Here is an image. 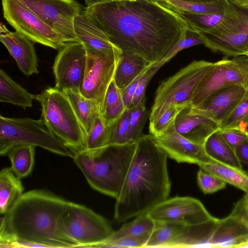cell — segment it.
<instances>
[{
	"mask_svg": "<svg viewBox=\"0 0 248 248\" xmlns=\"http://www.w3.org/2000/svg\"><path fill=\"white\" fill-rule=\"evenodd\" d=\"M84 12L123 53L153 65L188 31L198 33L177 11L154 0H114L86 7Z\"/></svg>",
	"mask_w": 248,
	"mask_h": 248,
	"instance_id": "6da1fadb",
	"label": "cell"
},
{
	"mask_svg": "<svg viewBox=\"0 0 248 248\" xmlns=\"http://www.w3.org/2000/svg\"><path fill=\"white\" fill-rule=\"evenodd\" d=\"M167 154L150 133L137 141L135 152L118 197L114 219L121 223L147 213L168 199L171 183Z\"/></svg>",
	"mask_w": 248,
	"mask_h": 248,
	"instance_id": "7a4b0ae2",
	"label": "cell"
},
{
	"mask_svg": "<svg viewBox=\"0 0 248 248\" xmlns=\"http://www.w3.org/2000/svg\"><path fill=\"white\" fill-rule=\"evenodd\" d=\"M67 201L47 191L23 193L0 218V247L17 240L50 248H74L59 228L60 217Z\"/></svg>",
	"mask_w": 248,
	"mask_h": 248,
	"instance_id": "3957f363",
	"label": "cell"
},
{
	"mask_svg": "<svg viewBox=\"0 0 248 248\" xmlns=\"http://www.w3.org/2000/svg\"><path fill=\"white\" fill-rule=\"evenodd\" d=\"M136 144L137 141L109 144L94 154L80 150L76 152L74 161L92 188L116 199L132 160Z\"/></svg>",
	"mask_w": 248,
	"mask_h": 248,
	"instance_id": "277c9868",
	"label": "cell"
},
{
	"mask_svg": "<svg viewBox=\"0 0 248 248\" xmlns=\"http://www.w3.org/2000/svg\"><path fill=\"white\" fill-rule=\"evenodd\" d=\"M31 145L64 156L74 158L77 152L50 130L43 119L11 118L0 115V155L13 147Z\"/></svg>",
	"mask_w": 248,
	"mask_h": 248,
	"instance_id": "5b68a950",
	"label": "cell"
},
{
	"mask_svg": "<svg viewBox=\"0 0 248 248\" xmlns=\"http://www.w3.org/2000/svg\"><path fill=\"white\" fill-rule=\"evenodd\" d=\"M41 117L53 133L76 151L84 150L86 135L64 92L49 87L34 96Z\"/></svg>",
	"mask_w": 248,
	"mask_h": 248,
	"instance_id": "8992f818",
	"label": "cell"
},
{
	"mask_svg": "<svg viewBox=\"0 0 248 248\" xmlns=\"http://www.w3.org/2000/svg\"><path fill=\"white\" fill-rule=\"evenodd\" d=\"M212 64L204 60L194 61L162 81L155 92L149 116V125L155 124L172 105H191L197 88Z\"/></svg>",
	"mask_w": 248,
	"mask_h": 248,
	"instance_id": "52a82bcc",
	"label": "cell"
},
{
	"mask_svg": "<svg viewBox=\"0 0 248 248\" xmlns=\"http://www.w3.org/2000/svg\"><path fill=\"white\" fill-rule=\"evenodd\" d=\"M203 45L227 56L245 55L248 52V7L228 0L224 16L215 27L198 33Z\"/></svg>",
	"mask_w": 248,
	"mask_h": 248,
	"instance_id": "ba28073f",
	"label": "cell"
},
{
	"mask_svg": "<svg viewBox=\"0 0 248 248\" xmlns=\"http://www.w3.org/2000/svg\"><path fill=\"white\" fill-rule=\"evenodd\" d=\"M59 228L77 247L94 248L114 232L105 218L86 206L69 201L60 217Z\"/></svg>",
	"mask_w": 248,
	"mask_h": 248,
	"instance_id": "9c48e42d",
	"label": "cell"
},
{
	"mask_svg": "<svg viewBox=\"0 0 248 248\" xmlns=\"http://www.w3.org/2000/svg\"><path fill=\"white\" fill-rule=\"evenodd\" d=\"M3 16L33 42L59 50L70 43L19 0H2Z\"/></svg>",
	"mask_w": 248,
	"mask_h": 248,
	"instance_id": "30bf717a",
	"label": "cell"
},
{
	"mask_svg": "<svg viewBox=\"0 0 248 248\" xmlns=\"http://www.w3.org/2000/svg\"><path fill=\"white\" fill-rule=\"evenodd\" d=\"M248 80V56L241 55L232 59L226 57L213 62L209 71L198 88L191 106L196 107L215 92L223 88L244 85Z\"/></svg>",
	"mask_w": 248,
	"mask_h": 248,
	"instance_id": "8fae6325",
	"label": "cell"
},
{
	"mask_svg": "<svg viewBox=\"0 0 248 248\" xmlns=\"http://www.w3.org/2000/svg\"><path fill=\"white\" fill-rule=\"evenodd\" d=\"M86 51V64L80 93L85 97L95 100L100 106L101 113L107 90L113 80L123 52L120 50L108 54Z\"/></svg>",
	"mask_w": 248,
	"mask_h": 248,
	"instance_id": "7c38bea8",
	"label": "cell"
},
{
	"mask_svg": "<svg viewBox=\"0 0 248 248\" xmlns=\"http://www.w3.org/2000/svg\"><path fill=\"white\" fill-rule=\"evenodd\" d=\"M69 42H79L75 17L85 8L76 0H19Z\"/></svg>",
	"mask_w": 248,
	"mask_h": 248,
	"instance_id": "4fadbf2b",
	"label": "cell"
},
{
	"mask_svg": "<svg viewBox=\"0 0 248 248\" xmlns=\"http://www.w3.org/2000/svg\"><path fill=\"white\" fill-rule=\"evenodd\" d=\"M86 60V50L79 42L70 43L59 49L53 66L55 87L80 92Z\"/></svg>",
	"mask_w": 248,
	"mask_h": 248,
	"instance_id": "5bb4252c",
	"label": "cell"
},
{
	"mask_svg": "<svg viewBox=\"0 0 248 248\" xmlns=\"http://www.w3.org/2000/svg\"><path fill=\"white\" fill-rule=\"evenodd\" d=\"M248 246V215L243 196L225 218L218 219L207 247L244 248Z\"/></svg>",
	"mask_w": 248,
	"mask_h": 248,
	"instance_id": "9a60e30c",
	"label": "cell"
},
{
	"mask_svg": "<svg viewBox=\"0 0 248 248\" xmlns=\"http://www.w3.org/2000/svg\"><path fill=\"white\" fill-rule=\"evenodd\" d=\"M147 214L155 222H176L186 225L202 223L214 217L200 201L190 197L167 199Z\"/></svg>",
	"mask_w": 248,
	"mask_h": 248,
	"instance_id": "2e32d148",
	"label": "cell"
},
{
	"mask_svg": "<svg viewBox=\"0 0 248 248\" xmlns=\"http://www.w3.org/2000/svg\"><path fill=\"white\" fill-rule=\"evenodd\" d=\"M153 136L156 144L168 156L178 163L199 166L217 161L207 154L204 145L192 142L178 133L174 124L163 134Z\"/></svg>",
	"mask_w": 248,
	"mask_h": 248,
	"instance_id": "e0dca14e",
	"label": "cell"
},
{
	"mask_svg": "<svg viewBox=\"0 0 248 248\" xmlns=\"http://www.w3.org/2000/svg\"><path fill=\"white\" fill-rule=\"evenodd\" d=\"M246 90L244 85L228 87L215 92L199 106L191 107L220 124L233 110Z\"/></svg>",
	"mask_w": 248,
	"mask_h": 248,
	"instance_id": "ac0fdd59",
	"label": "cell"
},
{
	"mask_svg": "<svg viewBox=\"0 0 248 248\" xmlns=\"http://www.w3.org/2000/svg\"><path fill=\"white\" fill-rule=\"evenodd\" d=\"M174 127L178 133L188 140L203 145L212 134L220 130L218 123L196 112L191 106L178 114Z\"/></svg>",
	"mask_w": 248,
	"mask_h": 248,
	"instance_id": "d6986e66",
	"label": "cell"
},
{
	"mask_svg": "<svg viewBox=\"0 0 248 248\" xmlns=\"http://www.w3.org/2000/svg\"><path fill=\"white\" fill-rule=\"evenodd\" d=\"M0 42L26 76L38 74V59L33 42L17 31L0 33Z\"/></svg>",
	"mask_w": 248,
	"mask_h": 248,
	"instance_id": "ffe728a7",
	"label": "cell"
},
{
	"mask_svg": "<svg viewBox=\"0 0 248 248\" xmlns=\"http://www.w3.org/2000/svg\"><path fill=\"white\" fill-rule=\"evenodd\" d=\"M74 29L78 41L87 50L108 54L120 50L109 41L84 11L75 17Z\"/></svg>",
	"mask_w": 248,
	"mask_h": 248,
	"instance_id": "44dd1931",
	"label": "cell"
},
{
	"mask_svg": "<svg viewBox=\"0 0 248 248\" xmlns=\"http://www.w3.org/2000/svg\"><path fill=\"white\" fill-rule=\"evenodd\" d=\"M153 65L143 58L123 53L115 72L113 80L122 92Z\"/></svg>",
	"mask_w": 248,
	"mask_h": 248,
	"instance_id": "7402d4cb",
	"label": "cell"
},
{
	"mask_svg": "<svg viewBox=\"0 0 248 248\" xmlns=\"http://www.w3.org/2000/svg\"><path fill=\"white\" fill-rule=\"evenodd\" d=\"M63 91L68 97L86 136L97 116L101 114L99 104L93 99L85 97L80 92L70 89Z\"/></svg>",
	"mask_w": 248,
	"mask_h": 248,
	"instance_id": "603a6c76",
	"label": "cell"
},
{
	"mask_svg": "<svg viewBox=\"0 0 248 248\" xmlns=\"http://www.w3.org/2000/svg\"><path fill=\"white\" fill-rule=\"evenodd\" d=\"M24 187L20 179L11 167L1 169L0 172V213L5 214L14 203L23 193Z\"/></svg>",
	"mask_w": 248,
	"mask_h": 248,
	"instance_id": "cb8c5ba5",
	"label": "cell"
},
{
	"mask_svg": "<svg viewBox=\"0 0 248 248\" xmlns=\"http://www.w3.org/2000/svg\"><path fill=\"white\" fill-rule=\"evenodd\" d=\"M34 95L15 82L2 69L0 70V101L26 108L32 106Z\"/></svg>",
	"mask_w": 248,
	"mask_h": 248,
	"instance_id": "d4e9b609",
	"label": "cell"
},
{
	"mask_svg": "<svg viewBox=\"0 0 248 248\" xmlns=\"http://www.w3.org/2000/svg\"><path fill=\"white\" fill-rule=\"evenodd\" d=\"M200 168L214 174L248 194V173L242 170L217 161L199 165Z\"/></svg>",
	"mask_w": 248,
	"mask_h": 248,
	"instance_id": "484cf974",
	"label": "cell"
},
{
	"mask_svg": "<svg viewBox=\"0 0 248 248\" xmlns=\"http://www.w3.org/2000/svg\"><path fill=\"white\" fill-rule=\"evenodd\" d=\"M204 147L207 154L220 163L242 169L234 150L223 139L218 130L212 134L206 140Z\"/></svg>",
	"mask_w": 248,
	"mask_h": 248,
	"instance_id": "4316f807",
	"label": "cell"
},
{
	"mask_svg": "<svg viewBox=\"0 0 248 248\" xmlns=\"http://www.w3.org/2000/svg\"><path fill=\"white\" fill-rule=\"evenodd\" d=\"M35 147L31 145L15 146L6 155L11 162L13 171L20 179L29 176L33 170Z\"/></svg>",
	"mask_w": 248,
	"mask_h": 248,
	"instance_id": "83f0119b",
	"label": "cell"
},
{
	"mask_svg": "<svg viewBox=\"0 0 248 248\" xmlns=\"http://www.w3.org/2000/svg\"><path fill=\"white\" fill-rule=\"evenodd\" d=\"M155 226V221L147 213L142 214L137 216L132 221L124 224L118 231H114L107 240L127 236L140 239L147 243Z\"/></svg>",
	"mask_w": 248,
	"mask_h": 248,
	"instance_id": "f1b7e54d",
	"label": "cell"
},
{
	"mask_svg": "<svg viewBox=\"0 0 248 248\" xmlns=\"http://www.w3.org/2000/svg\"><path fill=\"white\" fill-rule=\"evenodd\" d=\"M186 225L176 222H155L154 230L144 248H169Z\"/></svg>",
	"mask_w": 248,
	"mask_h": 248,
	"instance_id": "f546056e",
	"label": "cell"
},
{
	"mask_svg": "<svg viewBox=\"0 0 248 248\" xmlns=\"http://www.w3.org/2000/svg\"><path fill=\"white\" fill-rule=\"evenodd\" d=\"M125 108L121 91L113 80L107 90L101 115L107 126H109L124 112Z\"/></svg>",
	"mask_w": 248,
	"mask_h": 248,
	"instance_id": "4dcf8cb0",
	"label": "cell"
},
{
	"mask_svg": "<svg viewBox=\"0 0 248 248\" xmlns=\"http://www.w3.org/2000/svg\"><path fill=\"white\" fill-rule=\"evenodd\" d=\"M109 128L100 114L86 136L84 150L89 154L96 153L109 145Z\"/></svg>",
	"mask_w": 248,
	"mask_h": 248,
	"instance_id": "1f68e13d",
	"label": "cell"
},
{
	"mask_svg": "<svg viewBox=\"0 0 248 248\" xmlns=\"http://www.w3.org/2000/svg\"><path fill=\"white\" fill-rule=\"evenodd\" d=\"M163 2L178 11L200 14L224 12L228 4V0L206 3L181 0H164Z\"/></svg>",
	"mask_w": 248,
	"mask_h": 248,
	"instance_id": "d6a6232c",
	"label": "cell"
},
{
	"mask_svg": "<svg viewBox=\"0 0 248 248\" xmlns=\"http://www.w3.org/2000/svg\"><path fill=\"white\" fill-rule=\"evenodd\" d=\"M128 138L131 142L137 141L143 135V127L150 112L145 107V96L136 106L129 108Z\"/></svg>",
	"mask_w": 248,
	"mask_h": 248,
	"instance_id": "836d02e7",
	"label": "cell"
},
{
	"mask_svg": "<svg viewBox=\"0 0 248 248\" xmlns=\"http://www.w3.org/2000/svg\"><path fill=\"white\" fill-rule=\"evenodd\" d=\"M248 126V90L229 116L220 124V129H234L244 132Z\"/></svg>",
	"mask_w": 248,
	"mask_h": 248,
	"instance_id": "e575fe53",
	"label": "cell"
},
{
	"mask_svg": "<svg viewBox=\"0 0 248 248\" xmlns=\"http://www.w3.org/2000/svg\"><path fill=\"white\" fill-rule=\"evenodd\" d=\"M178 12L198 33V31H208L217 25L223 18L225 11L222 13L203 14Z\"/></svg>",
	"mask_w": 248,
	"mask_h": 248,
	"instance_id": "d590c367",
	"label": "cell"
},
{
	"mask_svg": "<svg viewBox=\"0 0 248 248\" xmlns=\"http://www.w3.org/2000/svg\"><path fill=\"white\" fill-rule=\"evenodd\" d=\"M129 110L126 108L123 114L108 127L109 144L123 145L131 143L128 138Z\"/></svg>",
	"mask_w": 248,
	"mask_h": 248,
	"instance_id": "8d00e7d4",
	"label": "cell"
},
{
	"mask_svg": "<svg viewBox=\"0 0 248 248\" xmlns=\"http://www.w3.org/2000/svg\"><path fill=\"white\" fill-rule=\"evenodd\" d=\"M190 106L182 104L170 106L155 124L149 125L150 133L153 136H158L164 133L170 125L174 124L178 114L184 108Z\"/></svg>",
	"mask_w": 248,
	"mask_h": 248,
	"instance_id": "74e56055",
	"label": "cell"
},
{
	"mask_svg": "<svg viewBox=\"0 0 248 248\" xmlns=\"http://www.w3.org/2000/svg\"><path fill=\"white\" fill-rule=\"evenodd\" d=\"M199 186L205 194H211L226 187V183L219 177L201 169L197 173Z\"/></svg>",
	"mask_w": 248,
	"mask_h": 248,
	"instance_id": "f35d334b",
	"label": "cell"
},
{
	"mask_svg": "<svg viewBox=\"0 0 248 248\" xmlns=\"http://www.w3.org/2000/svg\"><path fill=\"white\" fill-rule=\"evenodd\" d=\"M201 44L203 45V42L199 34L196 32L188 31L185 38L180 41L161 61L153 66L159 69L179 51Z\"/></svg>",
	"mask_w": 248,
	"mask_h": 248,
	"instance_id": "ab89813d",
	"label": "cell"
},
{
	"mask_svg": "<svg viewBox=\"0 0 248 248\" xmlns=\"http://www.w3.org/2000/svg\"><path fill=\"white\" fill-rule=\"evenodd\" d=\"M146 244L140 239L126 236L106 240L94 248H144Z\"/></svg>",
	"mask_w": 248,
	"mask_h": 248,
	"instance_id": "60d3db41",
	"label": "cell"
},
{
	"mask_svg": "<svg viewBox=\"0 0 248 248\" xmlns=\"http://www.w3.org/2000/svg\"><path fill=\"white\" fill-rule=\"evenodd\" d=\"M159 69L152 66L142 76L137 87L130 108L137 105L145 96V91L147 87L154 75Z\"/></svg>",
	"mask_w": 248,
	"mask_h": 248,
	"instance_id": "b9f144b4",
	"label": "cell"
},
{
	"mask_svg": "<svg viewBox=\"0 0 248 248\" xmlns=\"http://www.w3.org/2000/svg\"><path fill=\"white\" fill-rule=\"evenodd\" d=\"M218 132L225 141L233 149L248 140L247 134L237 129H220Z\"/></svg>",
	"mask_w": 248,
	"mask_h": 248,
	"instance_id": "7bdbcfd3",
	"label": "cell"
},
{
	"mask_svg": "<svg viewBox=\"0 0 248 248\" xmlns=\"http://www.w3.org/2000/svg\"><path fill=\"white\" fill-rule=\"evenodd\" d=\"M144 73L138 77L121 92L122 99L126 108H130L137 87Z\"/></svg>",
	"mask_w": 248,
	"mask_h": 248,
	"instance_id": "ee69618b",
	"label": "cell"
},
{
	"mask_svg": "<svg viewBox=\"0 0 248 248\" xmlns=\"http://www.w3.org/2000/svg\"><path fill=\"white\" fill-rule=\"evenodd\" d=\"M234 150L240 162L248 165V140L238 145Z\"/></svg>",
	"mask_w": 248,
	"mask_h": 248,
	"instance_id": "f6af8a7d",
	"label": "cell"
},
{
	"mask_svg": "<svg viewBox=\"0 0 248 248\" xmlns=\"http://www.w3.org/2000/svg\"><path fill=\"white\" fill-rule=\"evenodd\" d=\"M86 7H90L100 3L105 2L114 0H84Z\"/></svg>",
	"mask_w": 248,
	"mask_h": 248,
	"instance_id": "bcb514c9",
	"label": "cell"
},
{
	"mask_svg": "<svg viewBox=\"0 0 248 248\" xmlns=\"http://www.w3.org/2000/svg\"><path fill=\"white\" fill-rule=\"evenodd\" d=\"M232 2L242 6L248 7V0H229Z\"/></svg>",
	"mask_w": 248,
	"mask_h": 248,
	"instance_id": "7dc6e473",
	"label": "cell"
},
{
	"mask_svg": "<svg viewBox=\"0 0 248 248\" xmlns=\"http://www.w3.org/2000/svg\"><path fill=\"white\" fill-rule=\"evenodd\" d=\"M187 1L196 2H212L218 1L219 0H181Z\"/></svg>",
	"mask_w": 248,
	"mask_h": 248,
	"instance_id": "c3c4849f",
	"label": "cell"
},
{
	"mask_svg": "<svg viewBox=\"0 0 248 248\" xmlns=\"http://www.w3.org/2000/svg\"><path fill=\"white\" fill-rule=\"evenodd\" d=\"M246 198V204H247V212L248 215V194H245Z\"/></svg>",
	"mask_w": 248,
	"mask_h": 248,
	"instance_id": "681fc988",
	"label": "cell"
},
{
	"mask_svg": "<svg viewBox=\"0 0 248 248\" xmlns=\"http://www.w3.org/2000/svg\"><path fill=\"white\" fill-rule=\"evenodd\" d=\"M244 132L248 135V126L246 128Z\"/></svg>",
	"mask_w": 248,
	"mask_h": 248,
	"instance_id": "f907efd6",
	"label": "cell"
},
{
	"mask_svg": "<svg viewBox=\"0 0 248 248\" xmlns=\"http://www.w3.org/2000/svg\"><path fill=\"white\" fill-rule=\"evenodd\" d=\"M245 87L247 90H248V80L245 84Z\"/></svg>",
	"mask_w": 248,
	"mask_h": 248,
	"instance_id": "816d5d0a",
	"label": "cell"
},
{
	"mask_svg": "<svg viewBox=\"0 0 248 248\" xmlns=\"http://www.w3.org/2000/svg\"><path fill=\"white\" fill-rule=\"evenodd\" d=\"M154 0L158 1H161V2H163V1H164V0Z\"/></svg>",
	"mask_w": 248,
	"mask_h": 248,
	"instance_id": "f5cc1de1",
	"label": "cell"
},
{
	"mask_svg": "<svg viewBox=\"0 0 248 248\" xmlns=\"http://www.w3.org/2000/svg\"><path fill=\"white\" fill-rule=\"evenodd\" d=\"M245 55L248 56V52L247 54H246Z\"/></svg>",
	"mask_w": 248,
	"mask_h": 248,
	"instance_id": "db71d44e",
	"label": "cell"
},
{
	"mask_svg": "<svg viewBox=\"0 0 248 248\" xmlns=\"http://www.w3.org/2000/svg\"></svg>",
	"mask_w": 248,
	"mask_h": 248,
	"instance_id": "11a10c76",
	"label": "cell"
}]
</instances>
